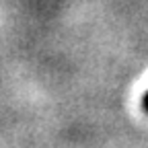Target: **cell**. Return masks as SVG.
<instances>
[{
  "instance_id": "6da1fadb",
  "label": "cell",
  "mask_w": 148,
  "mask_h": 148,
  "mask_svg": "<svg viewBox=\"0 0 148 148\" xmlns=\"http://www.w3.org/2000/svg\"><path fill=\"white\" fill-rule=\"evenodd\" d=\"M142 107H144V111L148 113V92L144 95V99H142Z\"/></svg>"
}]
</instances>
